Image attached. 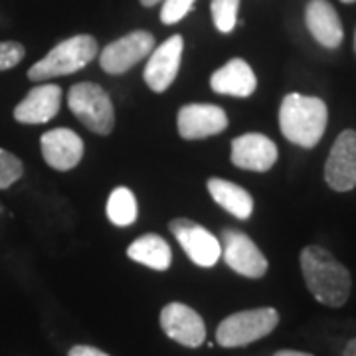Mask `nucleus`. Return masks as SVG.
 I'll return each instance as SVG.
<instances>
[{"label": "nucleus", "mask_w": 356, "mask_h": 356, "mask_svg": "<svg viewBox=\"0 0 356 356\" xmlns=\"http://www.w3.org/2000/svg\"><path fill=\"white\" fill-rule=\"evenodd\" d=\"M206 186H208V192L216 200L218 206H222L232 216L240 218V220H248L252 216L254 198L240 184L224 180V178H210Z\"/></svg>", "instance_id": "nucleus-18"}, {"label": "nucleus", "mask_w": 356, "mask_h": 356, "mask_svg": "<svg viewBox=\"0 0 356 356\" xmlns=\"http://www.w3.org/2000/svg\"><path fill=\"white\" fill-rule=\"evenodd\" d=\"M182 48H184V40L180 34H175L151 51L147 67L143 72V79L154 93L166 91L177 79L182 62Z\"/></svg>", "instance_id": "nucleus-11"}, {"label": "nucleus", "mask_w": 356, "mask_h": 356, "mask_svg": "<svg viewBox=\"0 0 356 356\" xmlns=\"http://www.w3.org/2000/svg\"><path fill=\"white\" fill-rule=\"evenodd\" d=\"M210 88L216 93H222V95L250 97L257 88V79H255L252 65L242 58H234L212 74Z\"/></svg>", "instance_id": "nucleus-17"}, {"label": "nucleus", "mask_w": 356, "mask_h": 356, "mask_svg": "<svg viewBox=\"0 0 356 356\" xmlns=\"http://www.w3.org/2000/svg\"><path fill=\"white\" fill-rule=\"evenodd\" d=\"M70 356H109L95 346H88V344H77L70 350Z\"/></svg>", "instance_id": "nucleus-25"}, {"label": "nucleus", "mask_w": 356, "mask_h": 356, "mask_svg": "<svg viewBox=\"0 0 356 356\" xmlns=\"http://www.w3.org/2000/svg\"><path fill=\"white\" fill-rule=\"evenodd\" d=\"M62 88L56 83H42L28 91L22 102L14 107V119L24 125H40L54 119L62 105Z\"/></svg>", "instance_id": "nucleus-15"}, {"label": "nucleus", "mask_w": 356, "mask_h": 356, "mask_svg": "<svg viewBox=\"0 0 356 356\" xmlns=\"http://www.w3.org/2000/svg\"><path fill=\"white\" fill-rule=\"evenodd\" d=\"M305 24L311 36L321 46L334 50L343 44V22L329 0H309L305 8Z\"/></svg>", "instance_id": "nucleus-16"}, {"label": "nucleus", "mask_w": 356, "mask_h": 356, "mask_svg": "<svg viewBox=\"0 0 356 356\" xmlns=\"http://www.w3.org/2000/svg\"><path fill=\"white\" fill-rule=\"evenodd\" d=\"M220 245H222V257L229 269L240 273L248 280H259L267 273V257L264 252L255 245V242L240 229L224 228L220 232Z\"/></svg>", "instance_id": "nucleus-6"}, {"label": "nucleus", "mask_w": 356, "mask_h": 356, "mask_svg": "<svg viewBox=\"0 0 356 356\" xmlns=\"http://www.w3.org/2000/svg\"><path fill=\"white\" fill-rule=\"evenodd\" d=\"M277 145L261 133H245L232 140L229 161L243 170L267 172L277 163Z\"/></svg>", "instance_id": "nucleus-13"}, {"label": "nucleus", "mask_w": 356, "mask_h": 356, "mask_svg": "<svg viewBox=\"0 0 356 356\" xmlns=\"http://www.w3.org/2000/svg\"><path fill=\"white\" fill-rule=\"evenodd\" d=\"M161 327L172 341L188 348H196L206 341L204 318L184 303H168L163 307Z\"/></svg>", "instance_id": "nucleus-12"}, {"label": "nucleus", "mask_w": 356, "mask_h": 356, "mask_svg": "<svg viewBox=\"0 0 356 356\" xmlns=\"http://www.w3.org/2000/svg\"><path fill=\"white\" fill-rule=\"evenodd\" d=\"M107 218L111 224L119 226V228L133 226L137 220V198H135V194L125 186L115 188L109 194V200H107Z\"/></svg>", "instance_id": "nucleus-20"}, {"label": "nucleus", "mask_w": 356, "mask_h": 356, "mask_svg": "<svg viewBox=\"0 0 356 356\" xmlns=\"http://www.w3.org/2000/svg\"><path fill=\"white\" fill-rule=\"evenodd\" d=\"M355 48H356V36H355Z\"/></svg>", "instance_id": "nucleus-30"}, {"label": "nucleus", "mask_w": 356, "mask_h": 356, "mask_svg": "<svg viewBox=\"0 0 356 356\" xmlns=\"http://www.w3.org/2000/svg\"><path fill=\"white\" fill-rule=\"evenodd\" d=\"M24 54V46L20 42H14V40L0 42V72H6V70L16 67L22 62Z\"/></svg>", "instance_id": "nucleus-24"}, {"label": "nucleus", "mask_w": 356, "mask_h": 356, "mask_svg": "<svg viewBox=\"0 0 356 356\" xmlns=\"http://www.w3.org/2000/svg\"><path fill=\"white\" fill-rule=\"evenodd\" d=\"M280 325V313L273 307L248 309L226 317L216 331L218 344L226 348L248 346L275 331Z\"/></svg>", "instance_id": "nucleus-4"}, {"label": "nucleus", "mask_w": 356, "mask_h": 356, "mask_svg": "<svg viewBox=\"0 0 356 356\" xmlns=\"http://www.w3.org/2000/svg\"><path fill=\"white\" fill-rule=\"evenodd\" d=\"M210 10H212V20L218 32L229 34L238 24L240 0H212Z\"/></svg>", "instance_id": "nucleus-21"}, {"label": "nucleus", "mask_w": 356, "mask_h": 356, "mask_svg": "<svg viewBox=\"0 0 356 356\" xmlns=\"http://www.w3.org/2000/svg\"><path fill=\"white\" fill-rule=\"evenodd\" d=\"M168 229L182 245L184 254L191 257L196 266L214 267L222 257V245L210 229H206L200 224L192 222L188 218H175L170 220Z\"/></svg>", "instance_id": "nucleus-8"}, {"label": "nucleus", "mask_w": 356, "mask_h": 356, "mask_svg": "<svg viewBox=\"0 0 356 356\" xmlns=\"http://www.w3.org/2000/svg\"><path fill=\"white\" fill-rule=\"evenodd\" d=\"M40 149H42L44 161L56 170L76 168L86 153V145L81 137L76 131L64 127L51 129L48 133H44L40 139Z\"/></svg>", "instance_id": "nucleus-14"}, {"label": "nucleus", "mask_w": 356, "mask_h": 356, "mask_svg": "<svg viewBox=\"0 0 356 356\" xmlns=\"http://www.w3.org/2000/svg\"><path fill=\"white\" fill-rule=\"evenodd\" d=\"M177 127L182 139H208L228 129V115L218 105L188 103L178 111Z\"/></svg>", "instance_id": "nucleus-10"}, {"label": "nucleus", "mask_w": 356, "mask_h": 356, "mask_svg": "<svg viewBox=\"0 0 356 356\" xmlns=\"http://www.w3.org/2000/svg\"><path fill=\"white\" fill-rule=\"evenodd\" d=\"M329 123L327 103L315 95L289 93L280 107V129L283 137L301 147L313 149L323 139Z\"/></svg>", "instance_id": "nucleus-2"}, {"label": "nucleus", "mask_w": 356, "mask_h": 356, "mask_svg": "<svg viewBox=\"0 0 356 356\" xmlns=\"http://www.w3.org/2000/svg\"><path fill=\"white\" fill-rule=\"evenodd\" d=\"M273 356H313V355H309V353H301V350H280V353H275Z\"/></svg>", "instance_id": "nucleus-27"}, {"label": "nucleus", "mask_w": 356, "mask_h": 356, "mask_svg": "<svg viewBox=\"0 0 356 356\" xmlns=\"http://www.w3.org/2000/svg\"><path fill=\"white\" fill-rule=\"evenodd\" d=\"M127 255L140 266H147L154 271H166L172 264V252L165 238L156 234H145L127 248Z\"/></svg>", "instance_id": "nucleus-19"}, {"label": "nucleus", "mask_w": 356, "mask_h": 356, "mask_svg": "<svg viewBox=\"0 0 356 356\" xmlns=\"http://www.w3.org/2000/svg\"><path fill=\"white\" fill-rule=\"evenodd\" d=\"M341 2H344V4H353V2H356V0H341Z\"/></svg>", "instance_id": "nucleus-29"}, {"label": "nucleus", "mask_w": 356, "mask_h": 356, "mask_svg": "<svg viewBox=\"0 0 356 356\" xmlns=\"http://www.w3.org/2000/svg\"><path fill=\"white\" fill-rule=\"evenodd\" d=\"M99 51L97 40L89 34H77L72 38L60 42L58 46H54L42 60L28 70V79L34 83H42L54 77L72 76L79 70H83L86 65L95 60Z\"/></svg>", "instance_id": "nucleus-3"}, {"label": "nucleus", "mask_w": 356, "mask_h": 356, "mask_svg": "<svg viewBox=\"0 0 356 356\" xmlns=\"http://www.w3.org/2000/svg\"><path fill=\"white\" fill-rule=\"evenodd\" d=\"M343 356H356V339H353V341H348V344L344 346Z\"/></svg>", "instance_id": "nucleus-26"}, {"label": "nucleus", "mask_w": 356, "mask_h": 356, "mask_svg": "<svg viewBox=\"0 0 356 356\" xmlns=\"http://www.w3.org/2000/svg\"><path fill=\"white\" fill-rule=\"evenodd\" d=\"M22 175H24L22 161L10 151L0 149V191L10 188Z\"/></svg>", "instance_id": "nucleus-22"}, {"label": "nucleus", "mask_w": 356, "mask_h": 356, "mask_svg": "<svg viewBox=\"0 0 356 356\" xmlns=\"http://www.w3.org/2000/svg\"><path fill=\"white\" fill-rule=\"evenodd\" d=\"M70 111L95 135H109L115 127V109L109 93L91 81L76 83L67 93Z\"/></svg>", "instance_id": "nucleus-5"}, {"label": "nucleus", "mask_w": 356, "mask_h": 356, "mask_svg": "<svg viewBox=\"0 0 356 356\" xmlns=\"http://www.w3.org/2000/svg\"><path fill=\"white\" fill-rule=\"evenodd\" d=\"M140 4L145 6V8H151V6H156V4H161L163 0H139Z\"/></svg>", "instance_id": "nucleus-28"}, {"label": "nucleus", "mask_w": 356, "mask_h": 356, "mask_svg": "<svg viewBox=\"0 0 356 356\" xmlns=\"http://www.w3.org/2000/svg\"><path fill=\"white\" fill-rule=\"evenodd\" d=\"M154 50V36L147 30H135L123 38L107 44L99 54V65L111 76H121L129 72L140 60L151 56Z\"/></svg>", "instance_id": "nucleus-7"}, {"label": "nucleus", "mask_w": 356, "mask_h": 356, "mask_svg": "<svg viewBox=\"0 0 356 356\" xmlns=\"http://www.w3.org/2000/svg\"><path fill=\"white\" fill-rule=\"evenodd\" d=\"M301 273L307 289L318 303L327 307H343L353 289L350 271L321 245H307L299 255Z\"/></svg>", "instance_id": "nucleus-1"}, {"label": "nucleus", "mask_w": 356, "mask_h": 356, "mask_svg": "<svg viewBox=\"0 0 356 356\" xmlns=\"http://www.w3.org/2000/svg\"><path fill=\"white\" fill-rule=\"evenodd\" d=\"M325 182L337 192L356 188V131L344 129L334 139L325 163Z\"/></svg>", "instance_id": "nucleus-9"}, {"label": "nucleus", "mask_w": 356, "mask_h": 356, "mask_svg": "<svg viewBox=\"0 0 356 356\" xmlns=\"http://www.w3.org/2000/svg\"><path fill=\"white\" fill-rule=\"evenodd\" d=\"M196 0H163L161 8V20L163 24H177L184 20L192 10Z\"/></svg>", "instance_id": "nucleus-23"}]
</instances>
